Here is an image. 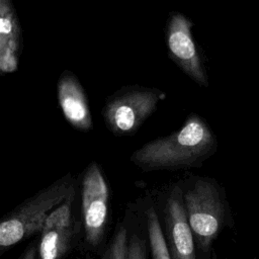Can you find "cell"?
Listing matches in <instances>:
<instances>
[{
  "label": "cell",
  "instance_id": "1",
  "mask_svg": "<svg viewBox=\"0 0 259 259\" xmlns=\"http://www.w3.org/2000/svg\"><path fill=\"white\" fill-rule=\"evenodd\" d=\"M215 147L214 137L206 123L192 114L180 131L148 142L136 150L130 160L143 171L196 167L214 152Z\"/></svg>",
  "mask_w": 259,
  "mask_h": 259
},
{
  "label": "cell",
  "instance_id": "2",
  "mask_svg": "<svg viewBox=\"0 0 259 259\" xmlns=\"http://www.w3.org/2000/svg\"><path fill=\"white\" fill-rule=\"evenodd\" d=\"M77 187L78 179L67 173L0 218V255L36 236L50 211Z\"/></svg>",
  "mask_w": 259,
  "mask_h": 259
},
{
  "label": "cell",
  "instance_id": "3",
  "mask_svg": "<svg viewBox=\"0 0 259 259\" xmlns=\"http://www.w3.org/2000/svg\"><path fill=\"white\" fill-rule=\"evenodd\" d=\"M79 211L83 228L81 248L88 254L100 256L108 240L111 221L110 185L101 166L90 162L78 179Z\"/></svg>",
  "mask_w": 259,
  "mask_h": 259
},
{
  "label": "cell",
  "instance_id": "4",
  "mask_svg": "<svg viewBox=\"0 0 259 259\" xmlns=\"http://www.w3.org/2000/svg\"><path fill=\"white\" fill-rule=\"evenodd\" d=\"M186 218L192 231L196 249L209 252L212 242L225 225L226 203L218 185L199 177L182 189Z\"/></svg>",
  "mask_w": 259,
  "mask_h": 259
},
{
  "label": "cell",
  "instance_id": "5",
  "mask_svg": "<svg viewBox=\"0 0 259 259\" xmlns=\"http://www.w3.org/2000/svg\"><path fill=\"white\" fill-rule=\"evenodd\" d=\"M82 240L77 187L46 217L36 235V259H67Z\"/></svg>",
  "mask_w": 259,
  "mask_h": 259
},
{
  "label": "cell",
  "instance_id": "6",
  "mask_svg": "<svg viewBox=\"0 0 259 259\" xmlns=\"http://www.w3.org/2000/svg\"><path fill=\"white\" fill-rule=\"evenodd\" d=\"M163 94L156 89L141 86L122 87L107 98L102 116L107 130L116 137L136 134L156 109Z\"/></svg>",
  "mask_w": 259,
  "mask_h": 259
},
{
  "label": "cell",
  "instance_id": "7",
  "mask_svg": "<svg viewBox=\"0 0 259 259\" xmlns=\"http://www.w3.org/2000/svg\"><path fill=\"white\" fill-rule=\"evenodd\" d=\"M160 221L171 259H197L194 237L184 209L182 187L174 185L168 191Z\"/></svg>",
  "mask_w": 259,
  "mask_h": 259
},
{
  "label": "cell",
  "instance_id": "8",
  "mask_svg": "<svg viewBox=\"0 0 259 259\" xmlns=\"http://www.w3.org/2000/svg\"><path fill=\"white\" fill-rule=\"evenodd\" d=\"M192 22L181 13H173L168 21L166 40L172 60L195 82L207 86L200 57L192 39Z\"/></svg>",
  "mask_w": 259,
  "mask_h": 259
},
{
  "label": "cell",
  "instance_id": "9",
  "mask_svg": "<svg viewBox=\"0 0 259 259\" xmlns=\"http://www.w3.org/2000/svg\"><path fill=\"white\" fill-rule=\"evenodd\" d=\"M58 101L64 117L75 130L88 132L92 128V115L84 89L74 73L65 70L57 84Z\"/></svg>",
  "mask_w": 259,
  "mask_h": 259
},
{
  "label": "cell",
  "instance_id": "10",
  "mask_svg": "<svg viewBox=\"0 0 259 259\" xmlns=\"http://www.w3.org/2000/svg\"><path fill=\"white\" fill-rule=\"evenodd\" d=\"M21 51V28L11 0H0V73L18 69Z\"/></svg>",
  "mask_w": 259,
  "mask_h": 259
},
{
  "label": "cell",
  "instance_id": "11",
  "mask_svg": "<svg viewBox=\"0 0 259 259\" xmlns=\"http://www.w3.org/2000/svg\"><path fill=\"white\" fill-rule=\"evenodd\" d=\"M124 217L128 228L126 259H149L148 237L139 200L127 205Z\"/></svg>",
  "mask_w": 259,
  "mask_h": 259
},
{
  "label": "cell",
  "instance_id": "12",
  "mask_svg": "<svg viewBox=\"0 0 259 259\" xmlns=\"http://www.w3.org/2000/svg\"><path fill=\"white\" fill-rule=\"evenodd\" d=\"M139 201L147 232L151 259H171L156 203L151 198H145Z\"/></svg>",
  "mask_w": 259,
  "mask_h": 259
},
{
  "label": "cell",
  "instance_id": "13",
  "mask_svg": "<svg viewBox=\"0 0 259 259\" xmlns=\"http://www.w3.org/2000/svg\"><path fill=\"white\" fill-rule=\"evenodd\" d=\"M128 228L125 217L114 227L113 233L99 259H126Z\"/></svg>",
  "mask_w": 259,
  "mask_h": 259
},
{
  "label": "cell",
  "instance_id": "14",
  "mask_svg": "<svg viewBox=\"0 0 259 259\" xmlns=\"http://www.w3.org/2000/svg\"><path fill=\"white\" fill-rule=\"evenodd\" d=\"M37 249H36V239L29 242V244L24 248L22 253L17 259H36Z\"/></svg>",
  "mask_w": 259,
  "mask_h": 259
},
{
  "label": "cell",
  "instance_id": "15",
  "mask_svg": "<svg viewBox=\"0 0 259 259\" xmlns=\"http://www.w3.org/2000/svg\"><path fill=\"white\" fill-rule=\"evenodd\" d=\"M84 259H95L91 254H87V256Z\"/></svg>",
  "mask_w": 259,
  "mask_h": 259
},
{
  "label": "cell",
  "instance_id": "16",
  "mask_svg": "<svg viewBox=\"0 0 259 259\" xmlns=\"http://www.w3.org/2000/svg\"><path fill=\"white\" fill-rule=\"evenodd\" d=\"M1 76H2V75H1V73H0V77H1Z\"/></svg>",
  "mask_w": 259,
  "mask_h": 259
}]
</instances>
